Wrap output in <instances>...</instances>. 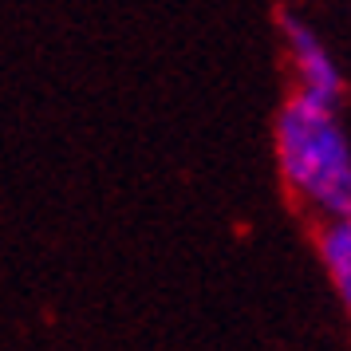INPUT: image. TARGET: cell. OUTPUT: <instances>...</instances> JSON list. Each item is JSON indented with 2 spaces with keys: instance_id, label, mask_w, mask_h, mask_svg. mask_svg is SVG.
I'll return each mask as SVG.
<instances>
[{
  "instance_id": "7a4b0ae2",
  "label": "cell",
  "mask_w": 351,
  "mask_h": 351,
  "mask_svg": "<svg viewBox=\"0 0 351 351\" xmlns=\"http://www.w3.org/2000/svg\"><path fill=\"white\" fill-rule=\"evenodd\" d=\"M280 28H285V36H288L296 71H300V83H304L300 95L312 99L316 107L335 111V107H339V95H343V80H339L335 64L328 60L324 44L316 40V32H312L296 12H288V8H280Z\"/></svg>"
},
{
  "instance_id": "3957f363",
  "label": "cell",
  "mask_w": 351,
  "mask_h": 351,
  "mask_svg": "<svg viewBox=\"0 0 351 351\" xmlns=\"http://www.w3.org/2000/svg\"><path fill=\"white\" fill-rule=\"evenodd\" d=\"M324 265L332 272L343 304L351 300V225L348 217H335V225L324 233Z\"/></svg>"
},
{
  "instance_id": "6da1fadb",
  "label": "cell",
  "mask_w": 351,
  "mask_h": 351,
  "mask_svg": "<svg viewBox=\"0 0 351 351\" xmlns=\"http://www.w3.org/2000/svg\"><path fill=\"white\" fill-rule=\"evenodd\" d=\"M276 150L288 186L312 197L332 217H348L351 209V154L348 134L335 127V111L316 107L312 99L296 95L280 111Z\"/></svg>"
}]
</instances>
